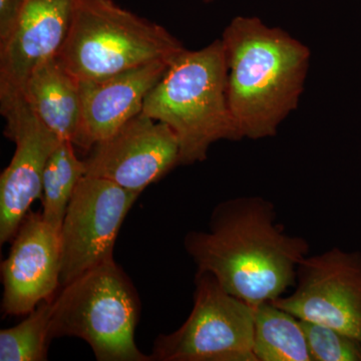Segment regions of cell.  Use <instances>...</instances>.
Masks as SVG:
<instances>
[{"label":"cell","mask_w":361,"mask_h":361,"mask_svg":"<svg viewBox=\"0 0 361 361\" xmlns=\"http://www.w3.org/2000/svg\"><path fill=\"white\" fill-rule=\"evenodd\" d=\"M21 94L44 126L61 141L75 144L82 115L80 82L58 56L33 70Z\"/></svg>","instance_id":"obj_14"},{"label":"cell","mask_w":361,"mask_h":361,"mask_svg":"<svg viewBox=\"0 0 361 361\" xmlns=\"http://www.w3.org/2000/svg\"><path fill=\"white\" fill-rule=\"evenodd\" d=\"M85 176L87 167L85 161L78 158L75 145L59 142L45 166L42 190V217L59 232L68 204Z\"/></svg>","instance_id":"obj_16"},{"label":"cell","mask_w":361,"mask_h":361,"mask_svg":"<svg viewBox=\"0 0 361 361\" xmlns=\"http://www.w3.org/2000/svg\"><path fill=\"white\" fill-rule=\"evenodd\" d=\"M75 0H25L13 32L0 44V97L21 94L35 68L59 56Z\"/></svg>","instance_id":"obj_12"},{"label":"cell","mask_w":361,"mask_h":361,"mask_svg":"<svg viewBox=\"0 0 361 361\" xmlns=\"http://www.w3.org/2000/svg\"><path fill=\"white\" fill-rule=\"evenodd\" d=\"M274 204L263 197L229 199L215 207L208 231H192L184 245L198 271L231 295L256 306L276 300L296 284L310 244L278 224Z\"/></svg>","instance_id":"obj_1"},{"label":"cell","mask_w":361,"mask_h":361,"mask_svg":"<svg viewBox=\"0 0 361 361\" xmlns=\"http://www.w3.org/2000/svg\"><path fill=\"white\" fill-rule=\"evenodd\" d=\"M300 322L312 361H361V342L327 325Z\"/></svg>","instance_id":"obj_18"},{"label":"cell","mask_w":361,"mask_h":361,"mask_svg":"<svg viewBox=\"0 0 361 361\" xmlns=\"http://www.w3.org/2000/svg\"><path fill=\"white\" fill-rule=\"evenodd\" d=\"M25 4V0H0V44L13 32Z\"/></svg>","instance_id":"obj_19"},{"label":"cell","mask_w":361,"mask_h":361,"mask_svg":"<svg viewBox=\"0 0 361 361\" xmlns=\"http://www.w3.org/2000/svg\"><path fill=\"white\" fill-rule=\"evenodd\" d=\"M293 288L271 302L299 319L327 325L361 342V252L334 247L306 256Z\"/></svg>","instance_id":"obj_8"},{"label":"cell","mask_w":361,"mask_h":361,"mask_svg":"<svg viewBox=\"0 0 361 361\" xmlns=\"http://www.w3.org/2000/svg\"><path fill=\"white\" fill-rule=\"evenodd\" d=\"M228 102L240 140L276 135L298 106L310 51L281 28L236 16L223 32Z\"/></svg>","instance_id":"obj_2"},{"label":"cell","mask_w":361,"mask_h":361,"mask_svg":"<svg viewBox=\"0 0 361 361\" xmlns=\"http://www.w3.org/2000/svg\"><path fill=\"white\" fill-rule=\"evenodd\" d=\"M203 2H206V4H210V2L215 1V0H202Z\"/></svg>","instance_id":"obj_20"},{"label":"cell","mask_w":361,"mask_h":361,"mask_svg":"<svg viewBox=\"0 0 361 361\" xmlns=\"http://www.w3.org/2000/svg\"><path fill=\"white\" fill-rule=\"evenodd\" d=\"M4 135L16 144L13 159L0 176V243L13 239L30 206L42 197L49 157L61 140L33 113L23 94L0 97Z\"/></svg>","instance_id":"obj_9"},{"label":"cell","mask_w":361,"mask_h":361,"mask_svg":"<svg viewBox=\"0 0 361 361\" xmlns=\"http://www.w3.org/2000/svg\"><path fill=\"white\" fill-rule=\"evenodd\" d=\"M184 45L165 27L113 0H75L70 32L59 58L78 82L99 80L172 61Z\"/></svg>","instance_id":"obj_4"},{"label":"cell","mask_w":361,"mask_h":361,"mask_svg":"<svg viewBox=\"0 0 361 361\" xmlns=\"http://www.w3.org/2000/svg\"><path fill=\"white\" fill-rule=\"evenodd\" d=\"M52 305L54 299L44 301L18 325L0 331V360H47Z\"/></svg>","instance_id":"obj_17"},{"label":"cell","mask_w":361,"mask_h":361,"mask_svg":"<svg viewBox=\"0 0 361 361\" xmlns=\"http://www.w3.org/2000/svg\"><path fill=\"white\" fill-rule=\"evenodd\" d=\"M257 361H312L300 319L274 303L254 306Z\"/></svg>","instance_id":"obj_15"},{"label":"cell","mask_w":361,"mask_h":361,"mask_svg":"<svg viewBox=\"0 0 361 361\" xmlns=\"http://www.w3.org/2000/svg\"><path fill=\"white\" fill-rule=\"evenodd\" d=\"M170 63L156 61L104 80L78 82L82 115L75 147L90 151L140 115Z\"/></svg>","instance_id":"obj_13"},{"label":"cell","mask_w":361,"mask_h":361,"mask_svg":"<svg viewBox=\"0 0 361 361\" xmlns=\"http://www.w3.org/2000/svg\"><path fill=\"white\" fill-rule=\"evenodd\" d=\"M140 195L111 180L85 176L61 229V287L114 260L118 232Z\"/></svg>","instance_id":"obj_7"},{"label":"cell","mask_w":361,"mask_h":361,"mask_svg":"<svg viewBox=\"0 0 361 361\" xmlns=\"http://www.w3.org/2000/svg\"><path fill=\"white\" fill-rule=\"evenodd\" d=\"M141 304L115 260L96 266L61 287L54 298L49 338L78 337L99 361H151L137 348Z\"/></svg>","instance_id":"obj_5"},{"label":"cell","mask_w":361,"mask_h":361,"mask_svg":"<svg viewBox=\"0 0 361 361\" xmlns=\"http://www.w3.org/2000/svg\"><path fill=\"white\" fill-rule=\"evenodd\" d=\"M89 152L84 160L87 176L111 180L139 195L180 165L174 132L142 113Z\"/></svg>","instance_id":"obj_10"},{"label":"cell","mask_w":361,"mask_h":361,"mask_svg":"<svg viewBox=\"0 0 361 361\" xmlns=\"http://www.w3.org/2000/svg\"><path fill=\"white\" fill-rule=\"evenodd\" d=\"M142 114L174 132L180 165L205 161L214 142L240 141L228 102L222 40L178 54L149 92Z\"/></svg>","instance_id":"obj_3"},{"label":"cell","mask_w":361,"mask_h":361,"mask_svg":"<svg viewBox=\"0 0 361 361\" xmlns=\"http://www.w3.org/2000/svg\"><path fill=\"white\" fill-rule=\"evenodd\" d=\"M152 360L257 361L254 306L231 295L212 274L197 271L186 322L154 344Z\"/></svg>","instance_id":"obj_6"},{"label":"cell","mask_w":361,"mask_h":361,"mask_svg":"<svg viewBox=\"0 0 361 361\" xmlns=\"http://www.w3.org/2000/svg\"><path fill=\"white\" fill-rule=\"evenodd\" d=\"M6 315H26L52 300L61 287V232L42 213L28 212L2 262Z\"/></svg>","instance_id":"obj_11"}]
</instances>
